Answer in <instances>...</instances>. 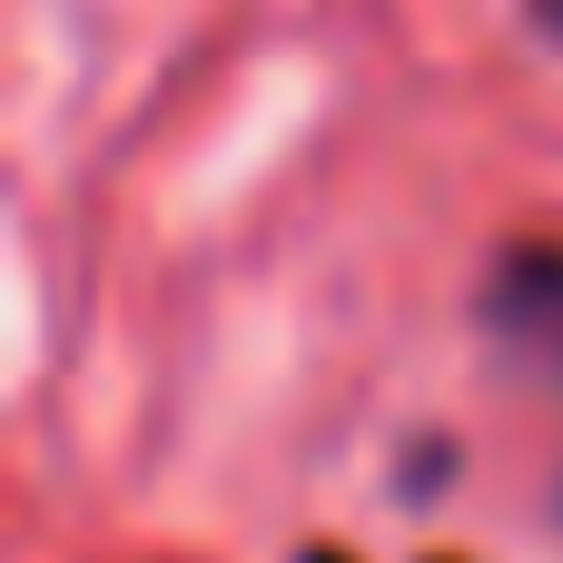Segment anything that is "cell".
<instances>
[{
    "instance_id": "1",
    "label": "cell",
    "mask_w": 563,
    "mask_h": 563,
    "mask_svg": "<svg viewBox=\"0 0 563 563\" xmlns=\"http://www.w3.org/2000/svg\"><path fill=\"white\" fill-rule=\"evenodd\" d=\"M475 317H485V336H495L525 376L563 386V247H515V257H495Z\"/></svg>"
},
{
    "instance_id": "2",
    "label": "cell",
    "mask_w": 563,
    "mask_h": 563,
    "mask_svg": "<svg viewBox=\"0 0 563 563\" xmlns=\"http://www.w3.org/2000/svg\"><path fill=\"white\" fill-rule=\"evenodd\" d=\"M525 20H534V30H544V40L563 49V0H525Z\"/></svg>"
}]
</instances>
